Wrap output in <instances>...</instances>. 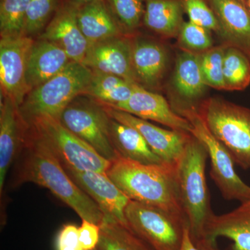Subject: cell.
Listing matches in <instances>:
<instances>
[{"mask_svg":"<svg viewBox=\"0 0 250 250\" xmlns=\"http://www.w3.org/2000/svg\"><path fill=\"white\" fill-rule=\"evenodd\" d=\"M72 61L53 42L34 41L28 57L26 79L30 91L62 71Z\"/></svg>","mask_w":250,"mask_h":250,"instance_id":"obj_19","label":"cell"},{"mask_svg":"<svg viewBox=\"0 0 250 250\" xmlns=\"http://www.w3.org/2000/svg\"><path fill=\"white\" fill-rule=\"evenodd\" d=\"M226 47H213L200 53V65L207 86L218 90H225L223 75V61Z\"/></svg>","mask_w":250,"mask_h":250,"instance_id":"obj_31","label":"cell"},{"mask_svg":"<svg viewBox=\"0 0 250 250\" xmlns=\"http://www.w3.org/2000/svg\"><path fill=\"white\" fill-rule=\"evenodd\" d=\"M245 1H246L247 7H248L250 11V0H245Z\"/></svg>","mask_w":250,"mask_h":250,"instance_id":"obj_39","label":"cell"},{"mask_svg":"<svg viewBox=\"0 0 250 250\" xmlns=\"http://www.w3.org/2000/svg\"><path fill=\"white\" fill-rule=\"evenodd\" d=\"M133 41L126 34L89 45L82 63L93 72L116 75L137 83L132 62Z\"/></svg>","mask_w":250,"mask_h":250,"instance_id":"obj_13","label":"cell"},{"mask_svg":"<svg viewBox=\"0 0 250 250\" xmlns=\"http://www.w3.org/2000/svg\"><path fill=\"white\" fill-rule=\"evenodd\" d=\"M56 250H83L79 237V228L67 224L61 229L56 238Z\"/></svg>","mask_w":250,"mask_h":250,"instance_id":"obj_34","label":"cell"},{"mask_svg":"<svg viewBox=\"0 0 250 250\" xmlns=\"http://www.w3.org/2000/svg\"><path fill=\"white\" fill-rule=\"evenodd\" d=\"M248 202V203L250 204V201H249V202Z\"/></svg>","mask_w":250,"mask_h":250,"instance_id":"obj_41","label":"cell"},{"mask_svg":"<svg viewBox=\"0 0 250 250\" xmlns=\"http://www.w3.org/2000/svg\"><path fill=\"white\" fill-rule=\"evenodd\" d=\"M103 105L111 118L137 130L153 152L164 162L172 165L177 164L191 138V134L163 129L126 112Z\"/></svg>","mask_w":250,"mask_h":250,"instance_id":"obj_11","label":"cell"},{"mask_svg":"<svg viewBox=\"0 0 250 250\" xmlns=\"http://www.w3.org/2000/svg\"><path fill=\"white\" fill-rule=\"evenodd\" d=\"M184 13L179 0H146L143 23L163 37H177L184 22Z\"/></svg>","mask_w":250,"mask_h":250,"instance_id":"obj_24","label":"cell"},{"mask_svg":"<svg viewBox=\"0 0 250 250\" xmlns=\"http://www.w3.org/2000/svg\"><path fill=\"white\" fill-rule=\"evenodd\" d=\"M207 159L205 146L192 135L176 164L181 205L195 243L204 240L206 228L215 215L206 180Z\"/></svg>","mask_w":250,"mask_h":250,"instance_id":"obj_3","label":"cell"},{"mask_svg":"<svg viewBox=\"0 0 250 250\" xmlns=\"http://www.w3.org/2000/svg\"><path fill=\"white\" fill-rule=\"evenodd\" d=\"M79 237L83 250H95L100 238V226L88 220H82L79 228Z\"/></svg>","mask_w":250,"mask_h":250,"instance_id":"obj_35","label":"cell"},{"mask_svg":"<svg viewBox=\"0 0 250 250\" xmlns=\"http://www.w3.org/2000/svg\"><path fill=\"white\" fill-rule=\"evenodd\" d=\"M62 0H30L26 18L24 35L41 34L53 18Z\"/></svg>","mask_w":250,"mask_h":250,"instance_id":"obj_30","label":"cell"},{"mask_svg":"<svg viewBox=\"0 0 250 250\" xmlns=\"http://www.w3.org/2000/svg\"><path fill=\"white\" fill-rule=\"evenodd\" d=\"M30 0H1V38L24 35L26 18Z\"/></svg>","mask_w":250,"mask_h":250,"instance_id":"obj_28","label":"cell"},{"mask_svg":"<svg viewBox=\"0 0 250 250\" xmlns=\"http://www.w3.org/2000/svg\"><path fill=\"white\" fill-rule=\"evenodd\" d=\"M75 4L79 5H82L87 4V3L90 2V1H93V0H71Z\"/></svg>","mask_w":250,"mask_h":250,"instance_id":"obj_38","label":"cell"},{"mask_svg":"<svg viewBox=\"0 0 250 250\" xmlns=\"http://www.w3.org/2000/svg\"><path fill=\"white\" fill-rule=\"evenodd\" d=\"M213 10L228 46L241 49L250 58V11L241 0H207Z\"/></svg>","mask_w":250,"mask_h":250,"instance_id":"obj_17","label":"cell"},{"mask_svg":"<svg viewBox=\"0 0 250 250\" xmlns=\"http://www.w3.org/2000/svg\"><path fill=\"white\" fill-rule=\"evenodd\" d=\"M209 30L189 21L184 22L178 34V44L183 50L202 53L212 48L213 40Z\"/></svg>","mask_w":250,"mask_h":250,"instance_id":"obj_32","label":"cell"},{"mask_svg":"<svg viewBox=\"0 0 250 250\" xmlns=\"http://www.w3.org/2000/svg\"><path fill=\"white\" fill-rule=\"evenodd\" d=\"M184 12L191 22L209 31H215L222 37V30L218 19L207 0H179Z\"/></svg>","mask_w":250,"mask_h":250,"instance_id":"obj_33","label":"cell"},{"mask_svg":"<svg viewBox=\"0 0 250 250\" xmlns=\"http://www.w3.org/2000/svg\"><path fill=\"white\" fill-rule=\"evenodd\" d=\"M14 184L32 182L50 190L82 218L100 225L104 214L64 170L47 145L29 125L21 154Z\"/></svg>","mask_w":250,"mask_h":250,"instance_id":"obj_1","label":"cell"},{"mask_svg":"<svg viewBox=\"0 0 250 250\" xmlns=\"http://www.w3.org/2000/svg\"><path fill=\"white\" fill-rule=\"evenodd\" d=\"M176 113L187 118L192 125L190 134L205 146L210 163V177L224 198L238 200L241 204L250 201V187L236 173L234 161L223 144L210 132L196 106H186Z\"/></svg>","mask_w":250,"mask_h":250,"instance_id":"obj_7","label":"cell"},{"mask_svg":"<svg viewBox=\"0 0 250 250\" xmlns=\"http://www.w3.org/2000/svg\"><path fill=\"white\" fill-rule=\"evenodd\" d=\"M72 180L110 217L127 225L125 210L131 201L107 174L93 171H80L62 166Z\"/></svg>","mask_w":250,"mask_h":250,"instance_id":"obj_14","label":"cell"},{"mask_svg":"<svg viewBox=\"0 0 250 250\" xmlns=\"http://www.w3.org/2000/svg\"><path fill=\"white\" fill-rule=\"evenodd\" d=\"M202 250H220L217 248L216 244H210L205 241H200L195 243Z\"/></svg>","mask_w":250,"mask_h":250,"instance_id":"obj_37","label":"cell"},{"mask_svg":"<svg viewBox=\"0 0 250 250\" xmlns=\"http://www.w3.org/2000/svg\"><path fill=\"white\" fill-rule=\"evenodd\" d=\"M197 108L235 164L245 170L250 168V108L218 98L207 99Z\"/></svg>","mask_w":250,"mask_h":250,"instance_id":"obj_5","label":"cell"},{"mask_svg":"<svg viewBox=\"0 0 250 250\" xmlns=\"http://www.w3.org/2000/svg\"><path fill=\"white\" fill-rule=\"evenodd\" d=\"M75 100L62 111L59 121L104 159L114 161L119 156L110 137L111 118L103 105L90 100Z\"/></svg>","mask_w":250,"mask_h":250,"instance_id":"obj_9","label":"cell"},{"mask_svg":"<svg viewBox=\"0 0 250 250\" xmlns=\"http://www.w3.org/2000/svg\"><path fill=\"white\" fill-rule=\"evenodd\" d=\"M109 106L145 121L156 122L171 129L189 134L191 131L190 122L176 113L162 95L153 93L139 83H136L134 91L126 101Z\"/></svg>","mask_w":250,"mask_h":250,"instance_id":"obj_15","label":"cell"},{"mask_svg":"<svg viewBox=\"0 0 250 250\" xmlns=\"http://www.w3.org/2000/svg\"><path fill=\"white\" fill-rule=\"evenodd\" d=\"M62 166L80 171L106 174L111 161L69 131L59 120L41 116L28 122Z\"/></svg>","mask_w":250,"mask_h":250,"instance_id":"obj_6","label":"cell"},{"mask_svg":"<svg viewBox=\"0 0 250 250\" xmlns=\"http://www.w3.org/2000/svg\"><path fill=\"white\" fill-rule=\"evenodd\" d=\"M241 1H243V2L244 3V4L246 5V1H245V0H241Z\"/></svg>","mask_w":250,"mask_h":250,"instance_id":"obj_40","label":"cell"},{"mask_svg":"<svg viewBox=\"0 0 250 250\" xmlns=\"http://www.w3.org/2000/svg\"><path fill=\"white\" fill-rule=\"evenodd\" d=\"M34 41L26 35L1 38L0 83L3 95L21 107L29 92L26 79L27 61Z\"/></svg>","mask_w":250,"mask_h":250,"instance_id":"obj_10","label":"cell"},{"mask_svg":"<svg viewBox=\"0 0 250 250\" xmlns=\"http://www.w3.org/2000/svg\"></svg>","mask_w":250,"mask_h":250,"instance_id":"obj_42","label":"cell"},{"mask_svg":"<svg viewBox=\"0 0 250 250\" xmlns=\"http://www.w3.org/2000/svg\"><path fill=\"white\" fill-rule=\"evenodd\" d=\"M106 174L130 200L187 218L181 205L176 165H147L118 156L111 161Z\"/></svg>","mask_w":250,"mask_h":250,"instance_id":"obj_2","label":"cell"},{"mask_svg":"<svg viewBox=\"0 0 250 250\" xmlns=\"http://www.w3.org/2000/svg\"><path fill=\"white\" fill-rule=\"evenodd\" d=\"M173 85L179 97L184 101L182 104L173 106L174 111L193 106L192 102L201 98L207 90V85L202 75L200 53L182 50L179 54L174 67Z\"/></svg>","mask_w":250,"mask_h":250,"instance_id":"obj_22","label":"cell"},{"mask_svg":"<svg viewBox=\"0 0 250 250\" xmlns=\"http://www.w3.org/2000/svg\"><path fill=\"white\" fill-rule=\"evenodd\" d=\"M105 1L125 33L132 32L142 24L146 0Z\"/></svg>","mask_w":250,"mask_h":250,"instance_id":"obj_29","label":"cell"},{"mask_svg":"<svg viewBox=\"0 0 250 250\" xmlns=\"http://www.w3.org/2000/svg\"><path fill=\"white\" fill-rule=\"evenodd\" d=\"M132 62L137 83L145 88L157 89L168 62L165 47L154 41L135 39L133 41Z\"/></svg>","mask_w":250,"mask_h":250,"instance_id":"obj_18","label":"cell"},{"mask_svg":"<svg viewBox=\"0 0 250 250\" xmlns=\"http://www.w3.org/2000/svg\"><path fill=\"white\" fill-rule=\"evenodd\" d=\"M125 216L128 227L154 250L180 249L188 227L182 215L132 200L125 208Z\"/></svg>","mask_w":250,"mask_h":250,"instance_id":"obj_8","label":"cell"},{"mask_svg":"<svg viewBox=\"0 0 250 250\" xmlns=\"http://www.w3.org/2000/svg\"><path fill=\"white\" fill-rule=\"evenodd\" d=\"M100 226L96 250H154L128 227L105 216Z\"/></svg>","mask_w":250,"mask_h":250,"instance_id":"obj_26","label":"cell"},{"mask_svg":"<svg viewBox=\"0 0 250 250\" xmlns=\"http://www.w3.org/2000/svg\"><path fill=\"white\" fill-rule=\"evenodd\" d=\"M110 137L113 148L122 158L147 165L166 163L153 152L137 130L111 118Z\"/></svg>","mask_w":250,"mask_h":250,"instance_id":"obj_23","label":"cell"},{"mask_svg":"<svg viewBox=\"0 0 250 250\" xmlns=\"http://www.w3.org/2000/svg\"><path fill=\"white\" fill-rule=\"evenodd\" d=\"M77 21L89 45L126 34L105 0H93L80 5Z\"/></svg>","mask_w":250,"mask_h":250,"instance_id":"obj_21","label":"cell"},{"mask_svg":"<svg viewBox=\"0 0 250 250\" xmlns=\"http://www.w3.org/2000/svg\"><path fill=\"white\" fill-rule=\"evenodd\" d=\"M218 237L232 241L233 250H250V204H241L226 214L214 215L207 225L201 241L216 244Z\"/></svg>","mask_w":250,"mask_h":250,"instance_id":"obj_20","label":"cell"},{"mask_svg":"<svg viewBox=\"0 0 250 250\" xmlns=\"http://www.w3.org/2000/svg\"><path fill=\"white\" fill-rule=\"evenodd\" d=\"M225 90H243L250 84V58L241 49L227 46L223 61Z\"/></svg>","mask_w":250,"mask_h":250,"instance_id":"obj_27","label":"cell"},{"mask_svg":"<svg viewBox=\"0 0 250 250\" xmlns=\"http://www.w3.org/2000/svg\"><path fill=\"white\" fill-rule=\"evenodd\" d=\"M79 6L71 0H62L39 39L53 42L62 47L72 62L82 63L89 43L77 21Z\"/></svg>","mask_w":250,"mask_h":250,"instance_id":"obj_12","label":"cell"},{"mask_svg":"<svg viewBox=\"0 0 250 250\" xmlns=\"http://www.w3.org/2000/svg\"><path fill=\"white\" fill-rule=\"evenodd\" d=\"M136 83L116 75L93 72V77L85 94L100 104L114 106L124 103L131 97Z\"/></svg>","mask_w":250,"mask_h":250,"instance_id":"obj_25","label":"cell"},{"mask_svg":"<svg viewBox=\"0 0 250 250\" xmlns=\"http://www.w3.org/2000/svg\"><path fill=\"white\" fill-rule=\"evenodd\" d=\"M1 101L0 111V193L2 195L5 180L10 167L18 159L29 129L19 107L7 96Z\"/></svg>","mask_w":250,"mask_h":250,"instance_id":"obj_16","label":"cell"},{"mask_svg":"<svg viewBox=\"0 0 250 250\" xmlns=\"http://www.w3.org/2000/svg\"><path fill=\"white\" fill-rule=\"evenodd\" d=\"M93 71L82 62H71L62 71L31 90L19 108L29 122L37 117L60 119L62 111L80 95L85 94Z\"/></svg>","mask_w":250,"mask_h":250,"instance_id":"obj_4","label":"cell"},{"mask_svg":"<svg viewBox=\"0 0 250 250\" xmlns=\"http://www.w3.org/2000/svg\"><path fill=\"white\" fill-rule=\"evenodd\" d=\"M179 250H202L192 241L188 227L186 228L185 231H184L183 242H182V246Z\"/></svg>","mask_w":250,"mask_h":250,"instance_id":"obj_36","label":"cell"}]
</instances>
